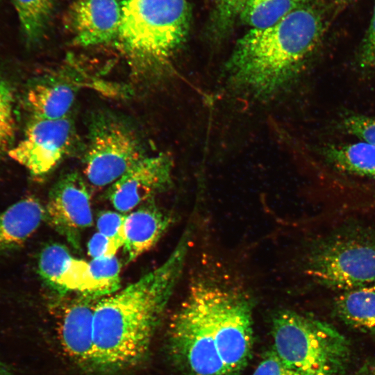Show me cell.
<instances>
[{
	"label": "cell",
	"instance_id": "1",
	"mask_svg": "<svg viewBox=\"0 0 375 375\" xmlns=\"http://www.w3.org/2000/svg\"><path fill=\"white\" fill-rule=\"evenodd\" d=\"M173 358L189 375H237L253 344V309L241 291L201 281L190 289L169 328Z\"/></svg>",
	"mask_w": 375,
	"mask_h": 375
},
{
	"label": "cell",
	"instance_id": "2",
	"mask_svg": "<svg viewBox=\"0 0 375 375\" xmlns=\"http://www.w3.org/2000/svg\"><path fill=\"white\" fill-rule=\"evenodd\" d=\"M193 233V224H190L159 267L97 301L93 317L92 369L119 371L145 356L183 272Z\"/></svg>",
	"mask_w": 375,
	"mask_h": 375
},
{
	"label": "cell",
	"instance_id": "3",
	"mask_svg": "<svg viewBox=\"0 0 375 375\" xmlns=\"http://www.w3.org/2000/svg\"><path fill=\"white\" fill-rule=\"evenodd\" d=\"M323 30L321 13L311 3L272 26L251 28L237 42L226 64V75L255 96L274 94L299 74Z\"/></svg>",
	"mask_w": 375,
	"mask_h": 375
},
{
	"label": "cell",
	"instance_id": "4",
	"mask_svg": "<svg viewBox=\"0 0 375 375\" xmlns=\"http://www.w3.org/2000/svg\"><path fill=\"white\" fill-rule=\"evenodd\" d=\"M191 12L188 0H122L117 41L132 70L162 72L186 41Z\"/></svg>",
	"mask_w": 375,
	"mask_h": 375
},
{
	"label": "cell",
	"instance_id": "5",
	"mask_svg": "<svg viewBox=\"0 0 375 375\" xmlns=\"http://www.w3.org/2000/svg\"><path fill=\"white\" fill-rule=\"evenodd\" d=\"M272 337L274 351L301 375H345L349 342L326 322L281 310L273 318Z\"/></svg>",
	"mask_w": 375,
	"mask_h": 375
},
{
	"label": "cell",
	"instance_id": "6",
	"mask_svg": "<svg viewBox=\"0 0 375 375\" xmlns=\"http://www.w3.org/2000/svg\"><path fill=\"white\" fill-rule=\"evenodd\" d=\"M305 269L319 284L343 291L375 283V233H335L315 242Z\"/></svg>",
	"mask_w": 375,
	"mask_h": 375
},
{
	"label": "cell",
	"instance_id": "7",
	"mask_svg": "<svg viewBox=\"0 0 375 375\" xmlns=\"http://www.w3.org/2000/svg\"><path fill=\"white\" fill-rule=\"evenodd\" d=\"M144 156L139 137L124 120L107 112L93 117L83 156L84 174L91 185L112 184Z\"/></svg>",
	"mask_w": 375,
	"mask_h": 375
},
{
	"label": "cell",
	"instance_id": "8",
	"mask_svg": "<svg viewBox=\"0 0 375 375\" xmlns=\"http://www.w3.org/2000/svg\"><path fill=\"white\" fill-rule=\"evenodd\" d=\"M77 135L73 120L32 117L23 138L9 156L35 176L49 173L75 147Z\"/></svg>",
	"mask_w": 375,
	"mask_h": 375
},
{
	"label": "cell",
	"instance_id": "9",
	"mask_svg": "<svg viewBox=\"0 0 375 375\" xmlns=\"http://www.w3.org/2000/svg\"><path fill=\"white\" fill-rule=\"evenodd\" d=\"M44 211L48 223L78 247L81 233L93 222L85 179L76 172L60 177L49 192Z\"/></svg>",
	"mask_w": 375,
	"mask_h": 375
},
{
	"label": "cell",
	"instance_id": "10",
	"mask_svg": "<svg viewBox=\"0 0 375 375\" xmlns=\"http://www.w3.org/2000/svg\"><path fill=\"white\" fill-rule=\"evenodd\" d=\"M172 160L159 153L144 156L110 185L108 197L119 212L125 214L166 190L171 184Z\"/></svg>",
	"mask_w": 375,
	"mask_h": 375
},
{
	"label": "cell",
	"instance_id": "11",
	"mask_svg": "<svg viewBox=\"0 0 375 375\" xmlns=\"http://www.w3.org/2000/svg\"><path fill=\"white\" fill-rule=\"evenodd\" d=\"M122 0H77L69 8L67 25L75 44L89 47L116 40Z\"/></svg>",
	"mask_w": 375,
	"mask_h": 375
},
{
	"label": "cell",
	"instance_id": "12",
	"mask_svg": "<svg viewBox=\"0 0 375 375\" xmlns=\"http://www.w3.org/2000/svg\"><path fill=\"white\" fill-rule=\"evenodd\" d=\"M38 270L42 279L59 292H76L98 297L89 262L74 257L64 245L52 243L43 248Z\"/></svg>",
	"mask_w": 375,
	"mask_h": 375
},
{
	"label": "cell",
	"instance_id": "13",
	"mask_svg": "<svg viewBox=\"0 0 375 375\" xmlns=\"http://www.w3.org/2000/svg\"><path fill=\"white\" fill-rule=\"evenodd\" d=\"M95 298L83 296L63 310L59 322V339L64 351L76 362L92 367L93 317Z\"/></svg>",
	"mask_w": 375,
	"mask_h": 375
},
{
	"label": "cell",
	"instance_id": "14",
	"mask_svg": "<svg viewBox=\"0 0 375 375\" xmlns=\"http://www.w3.org/2000/svg\"><path fill=\"white\" fill-rule=\"evenodd\" d=\"M81 85L69 73H57L37 81L28 90L26 104L32 117L57 119L69 116Z\"/></svg>",
	"mask_w": 375,
	"mask_h": 375
},
{
	"label": "cell",
	"instance_id": "15",
	"mask_svg": "<svg viewBox=\"0 0 375 375\" xmlns=\"http://www.w3.org/2000/svg\"><path fill=\"white\" fill-rule=\"evenodd\" d=\"M171 217L153 204L126 215L123 249L131 262L151 249L171 224Z\"/></svg>",
	"mask_w": 375,
	"mask_h": 375
},
{
	"label": "cell",
	"instance_id": "16",
	"mask_svg": "<svg viewBox=\"0 0 375 375\" xmlns=\"http://www.w3.org/2000/svg\"><path fill=\"white\" fill-rule=\"evenodd\" d=\"M44 208L34 197H26L0 215V253L18 249L44 219Z\"/></svg>",
	"mask_w": 375,
	"mask_h": 375
},
{
	"label": "cell",
	"instance_id": "17",
	"mask_svg": "<svg viewBox=\"0 0 375 375\" xmlns=\"http://www.w3.org/2000/svg\"><path fill=\"white\" fill-rule=\"evenodd\" d=\"M336 315L348 326L363 331H375V283L343 291L336 297Z\"/></svg>",
	"mask_w": 375,
	"mask_h": 375
},
{
	"label": "cell",
	"instance_id": "18",
	"mask_svg": "<svg viewBox=\"0 0 375 375\" xmlns=\"http://www.w3.org/2000/svg\"><path fill=\"white\" fill-rule=\"evenodd\" d=\"M327 160L338 169L375 178V144L367 142L331 144L325 149Z\"/></svg>",
	"mask_w": 375,
	"mask_h": 375
},
{
	"label": "cell",
	"instance_id": "19",
	"mask_svg": "<svg viewBox=\"0 0 375 375\" xmlns=\"http://www.w3.org/2000/svg\"><path fill=\"white\" fill-rule=\"evenodd\" d=\"M311 0H247L240 19L251 28L272 26Z\"/></svg>",
	"mask_w": 375,
	"mask_h": 375
},
{
	"label": "cell",
	"instance_id": "20",
	"mask_svg": "<svg viewBox=\"0 0 375 375\" xmlns=\"http://www.w3.org/2000/svg\"><path fill=\"white\" fill-rule=\"evenodd\" d=\"M26 40L33 43L44 34L53 10V0H12Z\"/></svg>",
	"mask_w": 375,
	"mask_h": 375
},
{
	"label": "cell",
	"instance_id": "21",
	"mask_svg": "<svg viewBox=\"0 0 375 375\" xmlns=\"http://www.w3.org/2000/svg\"><path fill=\"white\" fill-rule=\"evenodd\" d=\"M247 0H215L210 33L214 40L224 39L232 30Z\"/></svg>",
	"mask_w": 375,
	"mask_h": 375
},
{
	"label": "cell",
	"instance_id": "22",
	"mask_svg": "<svg viewBox=\"0 0 375 375\" xmlns=\"http://www.w3.org/2000/svg\"><path fill=\"white\" fill-rule=\"evenodd\" d=\"M89 265L98 297H106L119 290L121 264L115 256L92 258Z\"/></svg>",
	"mask_w": 375,
	"mask_h": 375
},
{
	"label": "cell",
	"instance_id": "23",
	"mask_svg": "<svg viewBox=\"0 0 375 375\" xmlns=\"http://www.w3.org/2000/svg\"><path fill=\"white\" fill-rule=\"evenodd\" d=\"M12 88L0 76V156L8 147L15 128V103Z\"/></svg>",
	"mask_w": 375,
	"mask_h": 375
},
{
	"label": "cell",
	"instance_id": "24",
	"mask_svg": "<svg viewBox=\"0 0 375 375\" xmlns=\"http://www.w3.org/2000/svg\"><path fill=\"white\" fill-rule=\"evenodd\" d=\"M125 219L126 215L119 212H101L97 219L98 232L113 240L120 248L123 247Z\"/></svg>",
	"mask_w": 375,
	"mask_h": 375
},
{
	"label": "cell",
	"instance_id": "25",
	"mask_svg": "<svg viewBox=\"0 0 375 375\" xmlns=\"http://www.w3.org/2000/svg\"><path fill=\"white\" fill-rule=\"evenodd\" d=\"M343 126L349 133L375 144V116L353 115L344 119Z\"/></svg>",
	"mask_w": 375,
	"mask_h": 375
},
{
	"label": "cell",
	"instance_id": "26",
	"mask_svg": "<svg viewBox=\"0 0 375 375\" xmlns=\"http://www.w3.org/2000/svg\"><path fill=\"white\" fill-rule=\"evenodd\" d=\"M253 375H301L288 365L274 351H267Z\"/></svg>",
	"mask_w": 375,
	"mask_h": 375
},
{
	"label": "cell",
	"instance_id": "27",
	"mask_svg": "<svg viewBox=\"0 0 375 375\" xmlns=\"http://www.w3.org/2000/svg\"><path fill=\"white\" fill-rule=\"evenodd\" d=\"M119 248L113 240L97 232L88 242V253L92 258L112 257Z\"/></svg>",
	"mask_w": 375,
	"mask_h": 375
},
{
	"label": "cell",
	"instance_id": "28",
	"mask_svg": "<svg viewBox=\"0 0 375 375\" xmlns=\"http://www.w3.org/2000/svg\"><path fill=\"white\" fill-rule=\"evenodd\" d=\"M359 62L364 68L375 67V6L360 51Z\"/></svg>",
	"mask_w": 375,
	"mask_h": 375
},
{
	"label": "cell",
	"instance_id": "29",
	"mask_svg": "<svg viewBox=\"0 0 375 375\" xmlns=\"http://www.w3.org/2000/svg\"><path fill=\"white\" fill-rule=\"evenodd\" d=\"M358 375H375V362L365 365Z\"/></svg>",
	"mask_w": 375,
	"mask_h": 375
},
{
	"label": "cell",
	"instance_id": "30",
	"mask_svg": "<svg viewBox=\"0 0 375 375\" xmlns=\"http://www.w3.org/2000/svg\"><path fill=\"white\" fill-rule=\"evenodd\" d=\"M0 375H12L8 367L0 361Z\"/></svg>",
	"mask_w": 375,
	"mask_h": 375
},
{
	"label": "cell",
	"instance_id": "31",
	"mask_svg": "<svg viewBox=\"0 0 375 375\" xmlns=\"http://www.w3.org/2000/svg\"><path fill=\"white\" fill-rule=\"evenodd\" d=\"M352 0H338V2L342 6L347 5Z\"/></svg>",
	"mask_w": 375,
	"mask_h": 375
}]
</instances>
